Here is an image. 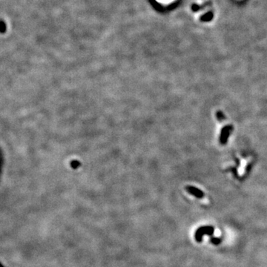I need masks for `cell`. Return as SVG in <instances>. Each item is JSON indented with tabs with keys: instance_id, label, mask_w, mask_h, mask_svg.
I'll return each mask as SVG.
<instances>
[{
	"instance_id": "cell-2",
	"label": "cell",
	"mask_w": 267,
	"mask_h": 267,
	"mask_svg": "<svg viewBox=\"0 0 267 267\" xmlns=\"http://www.w3.org/2000/svg\"><path fill=\"white\" fill-rule=\"evenodd\" d=\"M70 166H71V167L73 169H77L81 166V162L77 160H73L70 162Z\"/></svg>"
},
{
	"instance_id": "cell-3",
	"label": "cell",
	"mask_w": 267,
	"mask_h": 267,
	"mask_svg": "<svg viewBox=\"0 0 267 267\" xmlns=\"http://www.w3.org/2000/svg\"><path fill=\"white\" fill-rule=\"evenodd\" d=\"M5 28L6 27L5 23H3V22H0V30H5Z\"/></svg>"
},
{
	"instance_id": "cell-1",
	"label": "cell",
	"mask_w": 267,
	"mask_h": 267,
	"mask_svg": "<svg viewBox=\"0 0 267 267\" xmlns=\"http://www.w3.org/2000/svg\"><path fill=\"white\" fill-rule=\"evenodd\" d=\"M186 189H187V191H189L190 194L194 195L195 197H198V198H203V192L198 189L192 187V186H188V187L186 188Z\"/></svg>"
}]
</instances>
